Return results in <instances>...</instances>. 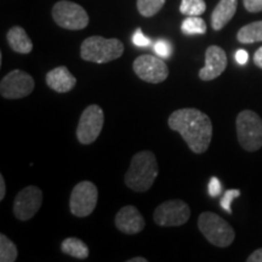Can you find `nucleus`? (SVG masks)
I'll list each match as a JSON object with an SVG mask.
<instances>
[{
  "label": "nucleus",
  "mask_w": 262,
  "mask_h": 262,
  "mask_svg": "<svg viewBox=\"0 0 262 262\" xmlns=\"http://www.w3.org/2000/svg\"><path fill=\"white\" fill-rule=\"evenodd\" d=\"M6 193V185H5V179L3 173H0V202L5 198Z\"/></svg>",
  "instance_id": "2f4dec72"
},
{
  "label": "nucleus",
  "mask_w": 262,
  "mask_h": 262,
  "mask_svg": "<svg viewBox=\"0 0 262 262\" xmlns=\"http://www.w3.org/2000/svg\"><path fill=\"white\" fill-rule=\"evenodd\" d=\"M159 168L155 153L141 150L131 158L130 166L124 176L126 187L137 193L147 192L155 183Z\"/></svg>",
  "instance_id": "f03ea898"
},
{
  "label": "nucleus",
  "mask_w": 262,
  "mask_h": 262,
  "mask_svg": "<svg viewBox=\"0 0 262 262\" xmlns=\"http://www.w3.org/2000/svg\"><path fill=\"white\" fill-rule=\"evenodd\" d=\"M6 40H8L9 47L17 54L27 55L33 50L31 38L28 37L27 32L19 26H15L9 29L8 34H6Z\"/></svg>",
  "instance_id": "f3484780"
},
{
  "label": "nucleus",
  "mask_w": 262,
  "mask_h": 262,
  "mask_svg": "<svg viewBox=\"0 0 262 262\" xmlns=\"http://www.w3.org/2000/svg\"><path fill=\"white\" fill-rule=\"evenodd\" d=\"M249 60V54L243 49H241V50H238L235 52V61L238 62L239 64H245Z\"/></svg>",
  "instance_id": "c85d7f7f"
},
{
  "label": "nucleus",
  "mask_w": 262,
  "mask_h": 262,
  "mask_svg": "<svg viewBox=\"0 0 262 262\" xmlns=\"http://www.w3.org/2000/svg\"><path fill=\"white\" fill-rule=\"evenodd\" d=\"M104 124L103 110L98 104H90L81 113L77 126V139L81 145H91L100 136Z\"/></svg>",
  "instance_id": "6e6552de"
},
{
  "label": "nucleus",
  "mask_w": 262,
  "mask_h": 262,
  "mask_svg": "<svg viewBox=\"0 0 262 262\" xmlns=\"http://www.w3.org/2000/svg\"><path fill=\"white\" fill-rule=\"evenodd\" d=\"M239 145L248 152H255L262 147V118L250 110L242 111L235 120Z\"/></svg>",
  "instance_id": "39448f33"
},
{
  "label": "nucleus",
  "mask_w": 262,
  "mask_h": 262,
  "mask_svg": "<svg viewBox=\"0 0 262 262\" xmlns=\"http://www.w3.org/2000/svg\"><path fill=\"white\" fill-rule=\"evenodd\" d=\"M181 31L186 35L205 34L206 24L201 16H187V18L183 19Z\"/></svg>",
  "instance_id": "aec40b11"
},
{
  "label": "nucleus",
  "mask_w": 262,
  "mask_h": 262,
  "mask_svg": "<svg viewBox=\"0 0 262 262\" xmlns=\"http://www.w3.org/2000/svg\"><path fill=\"white\" fill-rule=\"evenodd\" d=\"M45 81L51 90L58 94L70 93L77 85V78L71 73L66 66H60L49 71L45 75Z\"/></svg>",
  "instance_id": "2eb2a0df"
},
{
  "label": "nucleus",
  "mask_w": 262,
  "mask_h": 262,
  "mask_svg": "<svg viewBox=\"0 0 262 262\" xmlns=\"http://www.w3.org/2000/svg\"><path fill=\"white\" fill-rule=\"evenodd\" d=\"M165 0H137V10L143 17H153L163 9Z\"/></svg>",
  "instance_id": "4be33fe9"
},
{
  "label": "nucleus",
  "mask_w": 262,
  "mask_h": 262,
  "mask_svg": "<svg viewBox=\"0 0 262 262\" xmlns=\"http://www.w3.org/2000/svg\"><path fill=\"white\" fill-rule=\"evenodd\" d=\"M206 4L204 0H182L180 11L186 16H201L205 12Z\"/></svg>",
  "instance_id": "5701e85b"
},
{
  "label": "nucleus",
  "mask_w": 262,
  "mask_h": 262,
  "mask_svg": "<svg viewBox=\"0 0 262 262\" xmlns=\"http://www.w3.org/2000/svg\"><path fill=\"white\" fill-rule=\"evenodd\" d=\"M237 39L242 44H254L262 41V21H256L242 27L238 31Z\"/></svg>",
  "instance_id": "6ab92c4d"
},
{
  "label": "nucleus",
  "mask_w": 262,
  "mask_h": 262,
  "mask_svg": "<svg viewBox=\"0 0 262 262\" xmlns=\"http://www.w3.org/2000/svg\"><path fill=\"white\" fill-rule=\"evenodd\" d=\"M191 217V209L181 199L166 201L157 206L153 220L160 227H179L185 225Z\"/></svg>",
  "instance_id": "1a4fd4ad"
},
{
  "label": "nucleus",
  "mask_w": 262,
  "mask_h": 262,
  "mask_svg": "<svg viewBox=\"0 0 262 262\" xmlns=\"http://www.w3.org/2000/svg\"><path fill=\"white\" fill-rule=\"evenodd\" d=\"M18 251L17 247L5 234H0V261L2 262H15L17 260Z\"/></svg>",
  "instance_id": "412c9836"
},
{
  "label": "nucleus",
  "mask_w": 262,
  "mask_h": 262,
  "mask_svg": "<svg viewBox=\"0 0 262 262\" xmlns=\"http://www.w3.org/2000/svg\"><path fill=\"white\" fill-rule=\"evenodd\" d=\"M238 0H220L211 14V27L214 31H221L233 18L237 12Z\"/></svg>",
  "instance_id": "dca6fc26"
},
{
  "label": "nucleus",
  "mask_w": 262,
  "mask_h": 262,
  "mask_svg": "<svg viewBox=\"0 0 262 262\" xmlns=\"http://www.w3.org/2000/svg\"><path fill=\"white\" fill-rule=\"evenodd\" d=\"M198 228L206 241L215 247L227 248L234 242V229L215 212H202L198 217Z\"/></svg>",
  "instance_id": "20e7f679"
},
{
  "label": "nucleus",
  "mask_w": 262,
  "mask_h": 262,
  "mask_svg": "<svg viewBox=\"0 0 262 262\" xmlns=\"http://www.w3.org/2000/svg\"><path fill=\"white\" fill-rule=\"evenodd\" d=\"M227 67V55L217 45H211L205 51V66L199 70V78L203 81H210L219 78Z\"/></svg>",
  "instance_id": "ddd939ff"
},
{
  "label": "nucleus",
  "mask_w": 262,
  "mask_h": 262,
  "mask_svg": "<svg viewBox=\"0 0 262 262\" xmlns=\"http://www.w3.org/2000/svg\"><path fill=\"white\" fill-rule=\"evenodd\" d=\"M244 8L249 12H260L262 11V0H243Z\"/></svg>",
  "instance_id": "cd10ccee"
},
{
  "label": "nucleus",
  "mask_w": 262,
  "mask_h": 262,
  "mask_svg": "<svg viewBox=\"0 0 262 262\" xmlns=\"http://www.w3.org/2000/svg\"><path fill=\"white\" fill-rule=\"evenodd\" d=\"M248 262H262V248L255 250L253 254L247 258Z\"/></svg>",
  "instance_id": "c756f323"
},
{
  "label": "nucleus",
  "mask_w": 262,
  "mask_h": 262,
  "mask_svg": "<svg viewBox=\"0 0 262 262\" xmlns=\"http://www.w3.org/2000/svg\"><path fill=\"white\" fill-rule=\"evenodd\" d=\"M35 83L31 74L21 70L11 71L0 81V95L8 100H18L29 96Z\"/></svg>",
  "instance_id": "9d476101"
},
{
  "label": "nucleus",
  "mask_w": 262,
  "mask_h": 262,
  "mask_svg": "<svg viewBox=\"0 0 262 262\" xmlns=\"http://www.w3.org/2000/svg\"><path fill=\"white\" fill-rule=\"evenodd\" d=\"M98 189L91 181H81L74 186L70 198V210L77 217L91 215L97 205Z\"/></svg>",
  "instance_id": "0eeeda50"
},
{
  "label": "nucleus",
  "mask_w": 262,
  "mask_h": 262,
  "mask_svg": "<svg viewBox=\"0 0 262 262\" xmlns=\"http://www.w3.org/2000/svg\"><path fill=\"white\" fill-rule=\"evenodd\" d=\"M254 63L262 70V47L258 48L254 55Z\"/></svg>",
  "instance_id": "7c9ffc66"
},
{
  "label": "nucleus",
  "mask_w": 262,
  "mask_h": 262,
  "mask_svg": "<svg viewBox=\"0 0 262 262\" xmlns=\"http://www.w3.org/2000/svg\"><path fill=\"white\" fill-rule=\"evenodd\" d=\"M124 44L119 39H106L100 35L86 38L80 45V57L93 63H108L122 57Z\"/></svg>",
  "instance_id": "7ed1b4c3"
},
{
  "label": "nucleus",
  "mask_w": 262,
  "mask_h": 262,
  "mask_svg": "<svg viewBox=\"0 0 262 262\" xmlns=\"http://www.w3.org/2000/svg\"><path fill=\"white\" fill-rule=\"evenodd\" d=\"M239 195H241V191H239V189H228V191H226L224 196H222L220 201L222 209H224L225 211H227L228 214H232L231 204Z\"/></svg>",
  "instance_id": "b1692460"
},
{
  "label": "nucleus",
  "mask_w": 262,
  "mask_h": 262,
  "mask_svg": "<svg viewBox=\"0 0 262 262\" xmlns=\"http://www.w3.org/2000/svg\"><path fill=\"white\" fill-rule=\"evenodd\" d=\"M155 51L159 57L169 58L171 56V45L166 40H158L155 44Z\"/></svg>",
  "instance_id": "393cba45"
},
{
  "label": "nucleus",
  "mask_w": 262,
  "mask_h": 262,
  "mask_svg": "<svg viewBox=\"0 0 262 262\" xmlns=\"http://www.w3.org/2000/svg\"><path fill=\"white\" fill-rule=\"evenodd\" d=\"M52 18L61 28L70 31H80L89 25V15L83 6L68 0H61L54 5Z\"/></svg>",
  "instance_id": "423d86ee"
},
{
  "label": "nucleus",
  "mask_w": 262,
  "mask_h": 262,
  "mask_svg": "<svg viewBox=\"0 0 262 262\" xmlns=\"http://www.w3.org/2000/svg\"><path fill=\"white\" fill-rule=\"evenodd\" d=\"M133 42L136 45V47L145 48V47H149L150 42H152V41H150L149 38H147L146 35L143 34L142 29L139 28V29H136L135 33H134Z\"/></svg>",
  "instance_id": "a878e982"
},
{
  "label": "nucleus",
  "mask_w": 262,
  "mask_h": 262,
  "mask_svg": "<svg viewBox=\"0 0 262 262\" xmlns=\"http://www.w3.org/2000/svg\"><path fill=\"white\" fill-rule=\"evenodd\" d=\"M208 191H209V194H210L212 198H216V196L220 195L222 191L220 180L217 178H211L208 186Z\"/></svg>",
  "instance_id": "bb28decb"
},
{
  "label": "nucleus",
  "mask_w": 262,
  "mask_h": 262,
  "mask_svg": "<svg viewBox=\"0 0 262 262\" xmlns=\"http://www.w3.org/2000/svg\"><path fill=\"white\" fill-rule=\"evenodd\" d=\"M148 260L145 257H141V256H137V257H133L130 258V260H127V262H147Z\"/></svg>",
  "instance_id": "473e14b6"
},
{
  "label": "nucleus",
  "mask_w": 262,
  "mask_h": 262,
  "mask_svg": "<svg viewBox=\"0 0 262 262\" xmlns=\"http://www.w3.org/2000/svg\"><path fill=\"white\" fill-rule=\"evenodd\" d=\"M61 250L63 254L70 255V256L78 258V260H85V258L89 257L90 254L89 247L86 243L75 237L66 238L61 243Z\"/></svg>",
  "instance_id": "a211bd4d"
},
{
  "label": "nucleus",
  "mask_w": 262,
  "mask_h": 262,
  "mask_svg": "<svg viewBox=\"0 0 262 262\" xmlns=\"http://www.w3.org/2000/svg\"><path fill=\"white\" fill-rule=\"evenodd\" d=\"M114 225L122 233L137 234L143 231L146 221L136 206L125 205L117 212Z\"/></svg>",
  "instance_id": "4468645a"
},
{
  "label": "nucleus",
  "mask_w": 262,
  "mask_h": 262,
  "mask_svg": "<svg viewBox=\"0 0 262 262\" xmlns=\"http://www.w3.org/2000/svg\"><path fill=\"white\" fill-rule=\"evenodd\" d=\"M42 205V191L37 186H28L15 196L14 215L19 221H28Z\"/></svg>",
  "instance_id": "f8f14e48"
},
{
  "label": "nucleus",
  "mask_w": 262,
  "mask_h": 262,
  "mask_svg": "<svg viewBox=\"0 0 262 262\" xmlns=\"http://www.w3.org/2000/svg\"><path fill=\"white\" fill-rule=\"evenodd\" d=\"M134 72L141 80L150 84L163 83L168 78L169 68L162 57L153 55H141L134 61Z\"/></svg>",
  "instance_id": "9b49d317"
},
{
  "label": "nucleus",
  "mask_w": 262,
  "mask_h": 262,
  "mask_svg": "<svg viewBox=\"0 0 262 262\" xmlns=\"http://www.w3.org/2000/svg\"><path fill=\"white\" fill-rule=\"evenodd\" d=\"M170 129L178 131L188 148L195 155L208 150L212 139V123L208 114L196 108H181L170 114Z\"/></svg>",
  "instance_id": "f257e3e1"
}]
</instances>
